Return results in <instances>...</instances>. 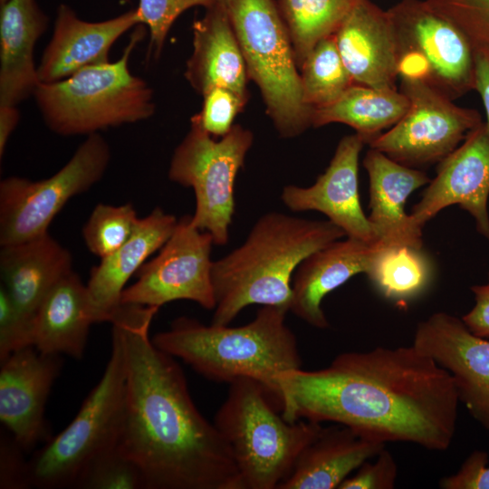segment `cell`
I'll return each mask as SVG.
<instances>
[{"instance_id": "cell-45", "label": "cell", "mask_w": 489, "mask_h": 489, "mask_svg": "<svg viewBox=\"0 0 489 489\" xmlns=\"http://www.w3.org/2000/svg\"><path fill=\"white\" fill-rule=\"evenodd\" d=\"M216 1H217V2H221V3H222V2L224 1V0H216Z\"/></svg>"}, {"instance_id": "cell-28", "label": "cell", "mask_w": 489, "mask_h": 489, "mask_svg": "<svg viewBox=\"0 0 489 489\" xmlns=\"http://www.w3.org/2000/svg\"><path fill=\"white\" fill-rule=\"evenodd\" d=\"M408 109L409 101L400 91L353 83L333 103L312 110V126L343 123L353 128L369 144L383 129L398 122Z\"/></svg>"}, {"instance_id": "cell-37", "label": "cell", "mask_w": 489, "mask_h": 489, "mask_svg": "<svg viewBox=\"0 0 489 489\" xmlns=\"http://www.w3.org/2000/svg\"><path fill=\"white\" fill-rule=\"evenodd\" d=\"M34 320L14 302L0 285V361L23 348L33 346Z\"/></svg>"}, {"instance_id": "cell-32", "label": "cell", "mask_w": 489, "mask_h": 489, "mask_svg": "<svg viewBox=\"0 0 489 489\" xmlns=\"http://www.w3.org/2000/svg\"><path fill=\"white\" fill-rule=\"evenodd\" d=\"M139 219L130 204L97 205L82 228L86 246L101 259L111 254L129 240Z\"/></svg>"}, {"instance_id": "cell-15", "label": "cell", "mask_w": 489, "mask_h": 489, "mask_svg": "<svg viewBox=\"0 0 489 489\" xmlns=\"http://www.w3.org/2000/svg\"><path fill=\"white\" fill-rule=\"evenodd\" d=\"M489 130L482 122L441 160L410 216L421 228L441 210L458 205L475 219L476 231L489 240Z\"/></svg>"}, {"instance_id": "cell-3", "label": "cell", "mask_w": 489, "mask_h": 489, "mask_svg": "<svg viewBox=\"0 0 489 489\" xmlns=\"http://www.w3.org/2000/svg\"><path fill=\"white\" fill-rule=\"evenodd\" d=\"M344 236V231L330 220L278 212L263 215L240 246L213 263L216 307L212 323L229 324L253 304L289 310L292 279L301 262Z\"/></svg>"}, {"instance_id": "cell-6", "label": "cell", "mask_w": 489, "mask_h": 489, "mask_svg": "<svg viewBox=\"0 0 489 489\" xmlns=\"http://www.w3.org/2000/svg\"><path fill=\"white\" fill-rule=\"evenodd\" d=\"M144 36L145 26L139 24L117 61L85 67L55 82H41L34 97L47 128L60 136H88L149 119L156 109L153 90L129 66Z\"/></svg>"}, {"instance_id": "cell-34", "label": "cell", "mask_w": 489, "mask_h": 489, "mask_svg": "<svg viewBox=\"0 0 489 489\" xmlns=\"http://www.w3.org/2000/svg\"><path fill=\"white\" fill-rule=\"evenodd\" d=\"M436 13L456 25L475 51L489 55V0H426Z\"/></svg>"}, {"instance_id": "cell-29", "label": "cell", "mask_w": 489, "mask_h": 489, "mask_svg": "<svg viewBox=\"0 0 489 489\" xmlns=\"http://www.w3.org/2000/svg\"><path fill=\"white\" fill-rule=\"evenodd\" d=\"M365 274L386 299L405 302L419 295L432 278V266L422 247L372 244Z\"/></svg>"}, {"instance_id": "cell-23", "label": "cell", "mask_w": 489, "mask_h": 489, "mask_svg": "<svg viewBox=\"0 0 489 489\" xmlns=\"http://www.w3.org/2000/svg\"><path fill=\"white\" fill-rule=\"evenodd\" d=\"M192 32L193 51L185 71L191 87L201 95L224 87L248 98L245 62L224 4L206 7Z\"/></svg>"}, {"instance_id": "cell-44", "label": "cell", "mask_w": 489, "mask_h": 489, "mask_svg": "<svg viewBox=\"0 0 489 489\" xmlns=\"http://www.w3.org/2000/svg\"><path fill=\"white\" fill-rule=\"evenodd\" d=\"M7 0H0V5L4 4L5 2H6Z\"/></svg>"}, {"instance_id": "cell-35", "label": "cell", "mask_w": 489, "mask_h": 489, "mask_svg": "<svg viewBox=\"0 0 489 489\" xmlns=\"http://www.w3.org/2000/svg\"><path fill=\"white\" fill-rule=\"evenodd\" d=\"M216 0H139L136 8L140 24L149 33V53L158 57L174 22L187 10L195 6L205 8Z\"/></svg>"}, {"instance_id": "cell-30", "label": "cell", "mask_w": 489, "mask_h": 489, "mask_svg": "<svg viewBox=\"0 0 489 489\" xmlns=\"http://www.w3.org/2000/svg\"><path fill=\"white\" fill-rule=\"evenodd\" d=\"M298 68L313 47L334 34L360 0H276Z\"/></svg>"}, {"instance_id": "cell-38", "label": "cell", "mask_w": 489, "mask_h": 489, "mask_svg": "<svg viewBox=\"0 0 489 489\" xmlns=\"http://www.w3.org/2000/svg\"><path fill=\"white\" fill-rule=\"evenodd\" d=\"M398 465L392 454L384 447L373 462H364L354 475L347 477L339 489H392Z\"/></svg>"}, {"instance_id": "cell-7", "label": "cell", "mask_w": 489, "mask_h": 489, "mask_svg": "<svg viewBox=\"0 0 489 489\" xmlns=\"http://www.w3.org/2000/svg\"><path fill=\"white\" fill-rule=\"evenodd\" d=\"M249 79L259 87L280 136L292 138L312 126L287 27L276 0H224Z\"/></svg>"}, {"instance_id": "cell-22", "label": "cell", "mask_w": 489, "mask_h": 489, "mask_svg": "<svg viewBox=\"0 0 489 489\" xmlns=\"http://www.w3.org/2000/svg\"><path fill=\"white\" fill-rule=\"evenodd\" d=\"M372 249L370 244L347 237L309 254L292 275L289 311L314 328H328L322 300L352 276L366 273Z\"/></svg>"}, {"instance_id": "cell-8", "label": "cell", "mask_w": 489, "mask_h": 489, "mask_svg": "<svg viewBox=\"0 0 489 489\" xmlns=\"http://www.w3.org/2000/svg\"><path fill=\"white\" fill-rule=\"evenodd\" d=\"M111 340L104 372L75 417L28 459L30 488H74L92 460L118 446L124 417L126 367L121 342L113 332Z\"/></svg>"}, {"instance_id": "cell-36", "label": "cell", "mask_w": 489, "mask_h": 489, "mask_svg": "<svg viewBox=\"0 0 489 489\" xmlns=\"http://www.w3.org/2000/svg\"><path fill=\"white\" fill-rule=\"evenodd\" d=\"M202 96V109L193 118L214 138L223 137L230 131L235 118L243 110L248 99L224 87L210 89Z\"/></svg>"}, {"instance_id": "cell-42", "label": "cell", "mask_w": 489, "mask_h": 489, "mask_svg": "<svg viewBox=\"0 0 489 489\" xmlns=\"http://www.w3.org/2000/svg\"><path fill=\"white\" fill-rule=\"evenodd\" d=\"M475 90L481 96L487 119L485 124L489 130V55L479 51H475Z\"/></svg>"}, {"instance_id": "cell-10", "label": "cell", "mask_w": 489, "mask_h": 489, "mask_svg": "<svg viewBox=\"0 0 489 489\" xmlns=\"http://www.w3.org/2000/svg\"><path fill=\"white\" fill-rule=\"evenodd\" d=\"M399 54L398 76L422 79L450 100L475 86V50L427 1L401 0L388 10Z\"/></svg>"}, {"instance_id": "cell-31", "label": "cell", "mask_w": 489, "mask_h": 489, "mask_svg": "<svg viewBox=\"0 0 489 489\" xmlns=\"http://www.w3.org/2000/svg\"><path fill=\"white\" fill-rule=\"evenodd\" d=\"M299 70L303 101L312 110L333 103L354 83L333 34L313 47Z\"/></svg>"}, {"instance_id": "cell-27", "label": "cell", "mask_w": 489, "mask_h": 489, "mask_svg": "<svg viewBox=\"0 0 489 489\" xmlns=\"http://www.w3.org/2000/svg\"><path fill=\"white\" fill-rule=\"evenodd\" d=\"M91 324L86 284L72 271L53 287L39 306L34 319L33 346L45 354L82 359Z\"/></svg>"}, {"instance_id": "cell-25", "label": "cell", "mask_w": 489, "mask_h": 489, "mask_svg": "<svg viewBox=\"0 0 489 489\" xmlns=\"http://www.w3.org/2000/svg\"><path fill=\"white\" fill-rule=\"evenodd\" d=\"M385 444L345 425L322 427L278 489L339 488L351 472L375 457Z\"/></svg>"}, {"instance_id": "cell-12", "label": "cell", "mask_w": 489, "mask_h": 489, "mask_svg": "<svg viewBox=\"0 0 489 489\" xmlns=\"http://www.w3.org/2000/svg\"><path fill=\"white\" fill-rule=\"evenodd\" d=\"M400 78L409 109L388 131L373 139L369 148L413 168L439 163L483 122L481 115L456 106L422 79Z\"/></svg>"}, {"instance_id": "cell-33", "label": "cell", "mask_w": 489, "mask_h": 489, "mask_svg": "<svg viewBox=\"0 0 489 489\" xmlns=\"http://www.w3.org/2000/svg\"><path fill=\"white\" fill-rule=\"evenodd\" d=\"M74 488L146 489L140 469L118 446L92 460L78 478Z\"/></svg>"}, {"instance_id": "cell-1", "label": "cell", "mask_w": 489, "mask_h": 489, "mask_svg": "<svg viewBox=\"0 0 489 489\" xmlns=\"http://www.w3.org/2000/svg\"><path fill=\"white\" fill-rule=\"evenodd\" d=\"M460 403L450 373L415 345L339 354L280 379L283 417L348 426L373 439L446 451Z\"/></svg>"}, {"instance_id": "cell-26", "label": "cell", "mask_w": 489, "mask_h": 489, "mask_svg": "<svg viewBox=\"0 0 489 489\" xmlns=\"http://www.w3.org/2000/svg\"><path fill=\"white\" fill-rule=\"evenodd\" d=\"M71 253L49 233L34 239L2 245L1 284L28 317L34 315L53 287L72 271Z\"/></svg>"}, {"instance_id": "cell-9", "label": "cell", "mask_w": 489, "mask_h": 489, "mask_svg": "<svg viewBox=\"0 0 489 489\" xmlns=\"http://www.w3.org/2000/svg\"><path fill=\"white\" fill-rule=\"evenodd\" d=\"M253 139L249 129L234 125L216 140L192 117L189 131L173 153L168 177L194 190L192 223L211 234L216 245L228 242L235 212V181Z\"/></svg>"}, {"instance_id": "cell-39", "label": "cell", "mask_w": 489, "mask_h": 489, "mask_svg": "<svg viewBox=\"0 0 489 489\" xmlns=\"http://www.w3.org/2000/svg\"><path fill=\"white\" fill-rule=\"evenodd\" d=\"M24 450L10 436H1L0 441V488H30L28 460Z\"/></svg>"}, {"instance_id": "cell-41", "label": "cell", "mask_w": 489, "mask_h": 489, "mask_svg": "<svg viewBox=\"0 0 489 489\" xmlns=\"http://www.w3.org/2000/svg\"><path fill=\"white\" fill-rule=\"evenodd\" d=\"M474 307L461 319L475 335L489 340V274L484 284L474 285Z\"/></svg>"}, {"instance_id": "cell-43", "label": "cell", "mask_w": 489, "mask_h": 489, "mask_svg": "<svg viewBox=\"0 0 489 489\" xmlns=\"http://www.w3.org/2000/svg\"><path fill=\"white\" fill-rule=\"evenodd\" d=\"M20 120L17 106L0 105V157L2 158L8 139Z\"/></svg>"}, {"instance_id": "cell-14", "label": "cell", "mask_w": 489, "mask_h": 489, "mask_svg": "<svg viewBox=\"0 0 489 489\" xmlns=\"http://www.w3.org/2000/svg\"><path fill=\"white\" fill-rule=\"evenodd\" d=\"M412 344L450 373L460 402L489 430V340L472 333L462 319L438 312L417 324Z\"/></svg>"}, {"instance_id": "cell-21", "label": "cell", "mask_w": 489, "mask_h": 489, "mask_svg": "<svg viewBox=\"0 0 489 489\" xmlns=\"http://www.w3.org/2000/svg\"><path fill=\"white\" fill-rule=\"evenodd\" d=\"M363 166L369 182L368 217L378 237L374 244L422 247V228L406 213L405 205L412 192L431 179L423 171L402 165L371 148Z\"/></svg>"}, {"instance_id": "cell-2", "label": "cell", "mask_w": 489, "mask_h": 489, "mask_svg": "<svg viewBox=\"0 0 489 489\" xmlns=\"http://www.w3.org/2000/svg\"><path fill=\"white\" fill-rule=\"evenodd\" d=\"M158 309L123 303L110 321L126 367L118 447L146 489H243L229 446L197 409L180 366L149 336Z\"/></svg>"}, {"instance_id": "cell-19", "label": "cell", "mask_w": 489, "mask_h": 489, "mask_svg": "<svg viewBox=\"0 0 489 489\" xmlns=\"http://www.w3.org/2000/svg\"><path fill=\"white\" fill-rule=\"evenodd\" d=\"M139 24L136 8L104 21L88 22L70 5H59L52 37L38 65L41 82H55L85 67L110 62L115 42Z\"/></svg>"}, {"instance_id": "cell-20", "label": "cell", "mask_w": 489, "mask_h": 489, "mask_svg": "<svg viewBox=\"0 0 489 489\" xmlns=\"http://www.w3.org/2000/svg\"><path fill=\"white\" fill-rule=\"evenodd\" d=\"M177 219L157 207L139 218L129 238L119 249L93 267L86 284L89 316L92 323L110 321L121 305L127 282L138 273L146 260L170 237Z\"/></svg>"}, {"instance_id": "cell-4", "label": "cell", "mask_w": 489, "mask_h": 489, "mask_svg": "<svg viewBox=\"0 0 489 489\" xmlns=\"http://www.w3.org/2000/svg\"><path fill=\"white\" fill-rule=\"evenodd\" d=\"M288 312L264 305L252 321L236 327L179 317L151 339L159 350L211 380L259 381L280 406V379L302 368L296 337L285 323Z\"/></svg>"}, {"instance_id": "cell-18", "label": "cell", "mask_w": 489, "mask_h": 489, "mask_svg": "<svg viewBox=\"0 0 489 489\" xmlns=\"http://www.w3.org/2000/svg\"><path fill=\"white\" fill-rule=\"evenodd\" d=\"M342 62L355 84L397 90L399 54L388 11L360 0L333 34Z\"/></svg>"}, {"instance_id": "cell-17", "label": "cell", "mask_w": 489, "mask_h": 489, "mask_svg": "<svg viewBox=\"0 0 489 489\" xmlns=\"http://www.w3.org/2000/svg\"><path fill=\"white\" fill-rule=\"evenodd\" d=\"M365 144L357 133L343 137L328 168L313 185L283 187L281 195L283 204L294 212H321L341 228L347 237L376 244L378 237L361 207L358 188L359 158Z\"/></svg>"}, {"instance_id": "cell-11", "label": "cell", "mask_w": 489, "mask_h": 489, "mask_svg": "<svg viewBox=\"0 0 489 489\" xmlns=\"http://www.w3.org/2000/svg\"><path fill=\"white\" fill-rule=\"evenodd\" d=\"M110 160L107 140L93 133L53 176L36 181L21 177L4 178L0 183V245L47 234L64 205L102 178Z\"/></svg>"}, {"instance_id": "cell-24", "label": "cell", "mask_w": 489, "mask_h": 489, "mask_svg": "<svg viewBox=\"0 0 489 489\" xmlns=\"http://www.w3.org/2000/svg\"><path fill=\"white\" fill-rule=\"evenodd\" d=\"M0 5V105L18 106L34 97L41 83L34 48L49 16L36 0H7Z\"/></svg>"}, {"instance_id": "cell-5", "label": "cell", "mask_w": 489, "mask_h": 489, "mask_svg": "<svg viewBox=\"0 0 489 489\" xmlns=\"http://www.w3.org/2000/svg\"><path fill=\"white\" fill-rule=\"evenodd\" d=\"M268 390L251 378L229 383L214 424L229 446L243 489H278L302 451L318 436L319 422L286 420Z\"/></svg>"}, {"instance_id": "cell-40", "label": "cell", "mask_w": 489, "mask_h": 489, "mask_svg": "<svg viewBox=\"0 0 489 489\" xmlns=\"http://www.w3.org/2000/svg\"><path fill=\"white\" fill-rule=\"evenodd\" d=\"M488 454L475 450L464 461L458 471L439 481L443 489H489Z\"/></svg>"}, {"instance_id": "cell-13", "label": "cell", "mask_w": 489, "mask_h": 489, "mask_svg": "<svg viewBox=\"0 0 489 489\" xmlns=\"http://www.w3.org/2000/svg\"><path fill=\"white\" fill-rule=\"evenodd\" d=\"M211 234L198 229L191 216L181 217L159 253L138 272V280L126 287L121 304L162 305L188 300L214 310L216 297L212 281Z\"/></svg>"}, {"instance_id": "cell-16", "label": "cell", "mask_w": 489, "mask_h": 489, "mask_svg": "<svg viewBox=\"0 0 489 489\" xmlns=\"http://www.w3.org/2000/svg\"><path fill=\"white\" fill-rule=\"evenodd\" d=\"M0 362V421L24 452H30L52 437L44 409L61 358L28 346Z\"/></svg>"}]
</instances>
